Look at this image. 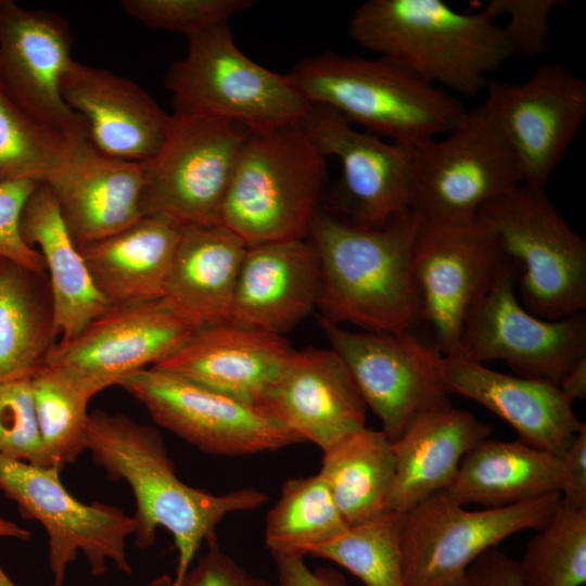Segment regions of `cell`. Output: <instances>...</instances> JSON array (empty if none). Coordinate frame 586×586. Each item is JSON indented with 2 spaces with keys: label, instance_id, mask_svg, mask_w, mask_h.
<instances>
[{
  "label": "cell",
  "instance_id": "obj_1",
  "mask_svg": "<svg viewBox=\"0 0 586 586\" xmlns=\"http://www.w3.org/2000/svg\"><path fill=\"white\" fill-rule=\"evenodd\" d=\"M87 441L106 477L125 481L132 491L137 547H151L158 527L173 536L178 553L173 586L180 585L201 546L217 539L216 527L228 514L268 501L266 493L255 487L212 494L186 484L176 474L160 431L125 415L90 412Z\"/></svg>",
  "mask_w": 586,
  "mask_h": 586
},
{
  "label": "cell",
  "instance_id": "obj_2",
  "mask_svg": "<svg viewBox=\"0 0 586 586\" xmlns=\"http://www.w3.org/2000/svg\"><path fill=\"white\" fill-rule=\"evenodd\" d=\"M420 216L411 209L382 227L317 211L307 238L320 266L317 307L323 319L371 332H412L424 322L412 266Z\"/></svg>",
  "mask_w": 586,
  "mask_h": 586
},
{
  "label": "cell",
  "instance_id": "obj_3",
  "mask_svg": "<svg viewBox=\"0 0 586 586\" xmlns=\"http://www.w3.org/2000/svg\"><path fill=\"white\" fill-rule=\"evenodd\" d=\"M348 35L423 81L467 98L513 56L502 27L483 9L459 12L442 0H368L353 13Z\"/></svg>",
  "mask_w": 586,
  "mask_h": 586
},
{
  "label": "cell",
  "instance_id": "obj_4",
  "mask_svg": "<svg viewBox=\"0 0 586 586\" xmlns=\"http://www.w3.org/2000/svg\"><path fill=\"white\" fill-rule=\"evenodd\" d=\"M288 74L308 103L412 148L453 130L466 112L449 91L380 56L327 51L301 60Z\"/></svg>",
  "mask_w": 586,
  "mask_h": 586
},
{
  "label": "cell",
  "instance_id": "obj_5",
  "mask_svg": "<svg viewBox=\"0 0 586 586\" xmlns=\"http://www.w3.org/2000/svg\"><path fill=\"white\" fill-rule=\"evenodd\" d=\"M326 176V157L296 124L250 132L234 166L219 225L247 247L306 239Z\"/></svg>",
  "mask_w": 586,
  "mask_h": 586
},
{
  "label": "cell",
  "instance_id": "obj_6",
  "mask_svg": "<svg viewBox=\"0 0 586 586\" xmlns=\"http://www.w3.org/2000/svg\"><path fill=\"white\" fill-rule=\"evenodd\" d=\"M476 217L495 235L519 277L520 302L558 320L586 308V241L545 189L522 183L484 204Z\"/></svg>",
  "mask_w": 586,
  "mask_h": 586
},
{
  "label": "cell",
  "instance_id": "obj_7",
  "mask_svg": "<svg viewBox=\"0 0 586 586\" xmlns=\"http://www.w3.org/2000/svg\"><path fill=\"white\" fill-rule=\"evenodd\" d=\"M187 39V54L165 78L174 110L208 114L250 132L295 125L308 111L310 103L289 74L272 72L239 49L229 22Z\"/></svg>",
  "mask_w": 586,
  "mask_h": 586
},
{
  "label": "cell",
  "instance_id": "obj_8",
  "mask_svg": "<svg viewBox=\"0 0 586 586\" xmlns=\"http://www.w3.org/2000/svg\"><path fill=\"white\" fill-rule=\"evenodd\" d=\"M249 133L208 114L174 110L163 145L143 163L142 216H164L180 227L219 225Z\"/></svg>",
  "mask_w": 586,
  "mask_h": 586
},
{
  "label": "cell",
  "instance_id": "obj_9",
  "mask_svg": "<svg viewBox=\"0 0 586 586\" xmlns=\"http://www.w3.org/2000/svg\"><path fill=\"white\" fill-rule=\"evenodd\" d=\"M560 493L501 508L468 510L445 491L405 512V586H464L470 565L508 536L548 524Z\"/></svg>",
  "mask_w": 586,
  "mask_h": 586
},
{
  "label": "cell",
  "instance_id": "obj_10",
  "mask_svg": "<svg viewBox=\"0 0 586 586\" xmlns=\"http://www.w3.org/2000/svg\"><path fill=\"white\" fill-rule=\"evenodd\" d=\"M522 183L512 150L480 105L441 139L413 146L410 209L428 220L469 219Z\"/></svg>",
  "mask_w": 586,
  "mask_h": 586
},
{
  "label": "cell",
  "instance_id": "obj_11",
  "mask_svg": "<svg viewBox=\"0 0 586 586\" xmlns=\"http://www.w3.org/2000/svg\"><path fill=\"white\" fill-rule=\"evenodd\" d=\"M60 472L0 455V491L47 533L51 586H64L68 565L79 553L92 575H103L109 562L131 574L127 538L135 532L133 517L113 505L78 500L62 484Z\"/></svg>",
  "mask_w": 586,
  "mask_h": 586
},
{
  "label": "cell",
  "instance_id": "obj_12",
  "mask_svg": "<svg viewBox=\"0 0 586 586\" xmlns=\"http://www.w3.org/2000/svg\"><path fill=\"white\" fill-rule=\"evenodd\" d=\"M515 283L506 259L491 289L468 310L458 355L480 364L500 360L519 375L559 386L586 357V317L538 318L521 304Z\"/></svg>",
  "mask_w": 586,
  "mask_h": 586
},
{
  "label": "cell",
  "instance_id": "obj_13",
  "mask_svg": "<svg viewBox=\"0 0 586 586\" xmlns=\"http://www.w3.org/2000/svg\"><path fill=\"white\" fill-rule=\"evenodd\" d=\"M116 385L141 403L157 425L207 454L250 456L302 443L259 407L170 372L146 368Z\"/></svg>",
  "mask_w": 586,
  "mask_h": 586
},
{
  "label": "cell",
  "instance_id": "obj_14",
  "mask_svg": "<svg viewBox=\"0 0 586 586\" xmlns=\"http://www.w3.org/2000/svg\"><path fill=\"white\" fill-rule=\"evenodd\" d=\"M506 258L492 231L475 216L420 224L412 266L424 322L442 356L458 355L466 315L493 285Z\"/></svg>",
  "mask_w": 586,
  "mask_h": 586
},
{
  "label": "cell",
  "instance_id": "obj_15",
  "mask_svg": "<svg viewBox=\"0 0 586 586\" xmlns=\"http://www.w3.org/2000/svg\"><path fill=\"white\" fill-rule=\"evenodd\" d=\"M482 109L512 150L523 183L545 189L586 118V80L544 63L523 82L489 80Z\"/></svg>",
  "mask_w": 586,
  "mask_h": 586
},
{
  "label": "cell",
  "instance_id": "obj_16",
  "mask_svg": "<svg viewBox=\"0 0 586 586\" xmlns=\"http://www.w3.org/2000/svg\"><path fill=\"white\" fill-rule=\"evenodd\" d=\"M320 326L391 442L418 413L449 404L442 355L415 331L354 332L323 318Z\"/></svg>",
  "mask_w": 586,
  "mask_h": 586
},
{
  "label": "cell",
  "instance_id": "obj_17",
  "mask_svg": "<svg viewBox=\"0 0 586 586\" xmlns=\"http://www.w3.org/2000/svg\"><path fill=\"white\" fill-rule=\"evenodd\" d=\"M296 125L324 157L341 163V217L382 227L410 209L412 146L358 131L321 104L310 103Z\"/></svg>",
  "mask_w": 586,
  "mask_h": 586
},
{
  "label": "cell",
  "instance_id": "obj_18",
  "mask_svg": "<svg viewBox=\"0 0 586 586\" xmlns=\"http://www.w3.org/2000/svg\"><path fill=\"white\" fill-rule=\"evenodd\" d=\"M193 331L162 300L111 306L74 337L59 340L42 364L103 391L169 357Z\"/></svg>",
  "mask_w": 586,
  "mask_h": 586
},
{
  "label": "cell",
  "instance_id": "obj_19",
  "mask_svg": "<svg viewBox=\"0 0 586 586\" xmlns=\"http://www.w3.org/2000/svg\"><path fill=\"white\" fill-rule=\"evenodd\" d=\"M72 46L61 16L0 0V85L30 117L64 136L86 130L61 93Z\"/></svg>",
  "mask_w": 586,
  "mask_h": 586
},
{
  "label": "cell",
  "instance_id": "obj_20",
  "mask_svg": "<svg viewBox=\"0 0 586 586\" xmlns=\"http://www.w3.org/2000/svg\"><path fill=\"white\" fill-rule=\"evenodd\" d=\"M143 181V163L105 155L82 130L66 136L62 156L44 183L80 249L142 217Z\"/></svg>",
  "mask_w": 586,
  "mask_h": 586
},
{
  "label": "cell",
  "instance_id": "obj_21",
  "mask_svg": "<svg viewBox=\"0 0 586 586\" xmlns=\"http://www.w3.org/2000/svg\"><path fill=\"white\" fill-rule=\"evenodd\" d=\"M259 408L322 451L366 426L367 406L331 348L294 351Z\"/></svg>",
  "mask_w": 586,
  "mask_h": 586
},
{
  "label": "cell",
  "instance_id": "obj_22",
  "mask_svg": "<svg viewBox=\"0 0 586 586\" xmlns=\"http://www.w3.org/2000/svg\"><path fill=\"white\" fill-rule=\"evenodd\" d=\"M61 93L90 142L107 156L144 163L165 141L170 115L139 85L111 71L73 59Z\"/></svg>",
  "mask_w": 586,
  "mask_h": 586
},
{
  "label": "cell",
  "instance_id": "obj_23",
  "mask_svg": "<svg viewBox=\"0 0 586 586\" xmlns=\"http://www.w3.org/2000/svg\"><path fill=\"white\" fill-rule=\"evenodd\" d=\"M293 352L282 335L226 322L194 330L150 368L260 407Z\"/></svg>",
  "mask_w": 586,
  "mask_h": 586
},
{
  "label": "cell",
  "instance_id": "obj_24",
  "mask_svg": "<svg viewBox=\"0 0 586 586\" xmlns=\"http://www.w3.org/2000/svg\"><path fill=\"white\" fill-rule=\"evenodd\" d=\"M448 394L472 399L509 423L519 441L562 457L582 426L573 403L552 383L492 370L460 355L442 356Z\"/></svg>",
  "mask_w": 586,
  "mask_h": 586
},
{
  "label": "cell",
  "instance_id": "obj_25",
  "mask_svg": "<svg viewBox=\"0 0 586 586\" xmlns=\"http://www.w3.org/2000/svg\"><path fill=\"white\" fill-rule=\"evenodd\" d=\"M319 258L306 239L246 249L240 268L230 322L282 335L317 306Z\"/></svg>",
  "mask_w": 586,
  "mask_h": 586
},
{
  "label": "cell",
  "instance_id": "obj_26",
  "mask_svg": "<svg viewBox=\"0 0 586 586\" xmlns=\"http://www.w3.org/2000/svg\"><path fill=\"white\" fill-rule=\"evenodd\" d=\"M246 249L221 225L181 227L161 300L194 330L230 322Z\"/></svg>",
  "mask_w": 586,
  "mask_h": 586
},
{
  "label": "cell",
  "instance_id": "obj_27",
  "mask_svg": "<svg viewBox=\"0 0 586 586\" xmlns=\"http://www.w3.org/2000/svg\"><path fill=\"white\" fill-rule=\"evenodd\" d=\"M491 434V426L450 404L418 413L392 442L395 477L391 510L406 512L445 491L462 458Z\"/></svg>",
  "mask_w": 586,
  "mask_h": 586
},
{
  "label": "cell",
  "instance_id": "obj_28",
  "mask_svg": "<svg viewBox=\"0 0 586 586\" xmlns=\"http://www.w3.org/2000/svg\"><path fill=\"white\" fill-rule=\"evenodd\" d=\"M21 231L25 242L38 246L43 258L58 336L62 341L72 339L111 305L95 286L46 183H40L26 201Z\"/></svg>",
  "mask_w": 586,
  "mask_h": 586
},
{
  "label": "cell",
  "instance_id": "obj_29",
  "mask_svg": "<svg viewBox=\"0 0 586 586\" xmlns=\"http://www.w3.org/2000/svg\"><path fill=\"white\" fill-rule=\"evenodd\" d=\"M181 227L158 215L80 247L93 282L111 306L161 300Z\"/></svg>",
  "mask_w": 586,
  "mask_h": 586
},
{
  "label": "cell",
  "instance_id": "obj_30",
  "mask_svg": "<svg viewBox=\"0 0 586 586\" xmlns=\"http://www.w3.org/2000/svg\"><path fill=\"white\" fill-rule=\"evenodd\" d=\"M562 458L521 441L489 440L461 460L445 492L461 506L501 508L560 493Z\"/></svg>",
  "mask_w": 586,
  "mask_h": 586
},
{
  "label": "cell",
  "instance_id": "obj_31",
  "mask_svg": "<svg viewBox=\"0 0 586 586\" xmlns=\"http://www.w3.org/2000/svg\"><path fill=\"white\" fill-rule=\"evenodd\" d=\"M56 336L47 273L0 257V382L30 377Z\"/></svg>",
  "mask_w": 586,
  "mask_h": 586
},
{
  "label": "cell",
  "instance_id": "obj_32",
  "mask_svg": "<svg viewBox=\"0 0 586 586\" xmlns=\"http://www.w3.org/2000/svg\"><path fill=\"white\" fill-rule=\"evenodd\" d=\"M322 453L319 473L348 526L391 511L395 458L382 430L365 426Z\"/></svg>",
  "mask_w": 586,
  "mask_h": 586
},
{
  "label": "cell",
  "instance_id": "obj_33",
  "mask_svg": "<svg viewBox=\"0 0 586 586\" xmlns=\"http://www.w3.org/2000/svg\"><path fill=\"white\" fill-rule=\"evenodd\" d=\"M347 528L318 472L282 484L278 501L266 515L265 543L271 556L305 557Z\"/></svg>",
  "mask_w": 586,
  "mask_h": 586
},
{
  "label": "cell",
  "instance_id": "obj_34",
  "mask_svg": "<svg viewBox=\"0 0 586 586\" xmlns=\"http://www.w3.org/2000/svg\"><path fill=\"white\" fill-rule=\"evenodd\" d=\"M30 386L46 454L62 470L88 450V404L102 390L46 364L31 373Z\"/></svg>",
  "mask_w": 586,
  "mask_h": 586
},
{
  "label": "cell",
  "instance_id": "obj_35",
  "mask_svg": "<svg viewBox=\"0 0 586 586\" xmlns=\"http://www.w3.org/2000/svg\"><path fill=\"white\" fill-rule=\"evenodd\" d=\"M405 512L387 511L348 526L310 555L335 562L365 586H405L402 533Z\"/></svg>",
  "mask_w": 586,
  "mask_h": 586
},
{
  "label": "cell",
  "instance_id": "obj_36",
  "mask_svg": "<svg viewBox=\"0 0 586 586\" xmlns=\"http://www.w3.org/2000/svg\"><path fill=\"white\" fill-rule=\"evenodd\" d=\"M519 572L524 586H583L586 583V509L559 502L546 526L530 540Z\"/></svg>",
  "mask_w": 586,
  "mask_h": 586
},
{
  "label": "cell",
  "instance_id": "obj_37",
  "mask_svg": "<svg viewBox=\"0 0 586 586\" xmlns=\"http://www.w3.org/2000/svg\"><path fill=\"white\" fill-rule=\"evenodd\" d=\"M65 141L66 136L25 113L0 85V181L44 183Z\"/></svg>",
  "mask_w": 586,
  "mask_h": 586
},
{
  "label": "cell",
  "instance_id": "obj_38",
  "mask_svg": "<svg viewBox=\"0 0 586 586\" xmlns=\"http://www.w3.org/2000/svg\"><path fill=\"white\" fill-rule=\"evenodd\" d=\"M127 15L142 25L186 37L227 23L253 5L251 0H123Z\"/></svg>",
  "mask_w": 586,
  "mask_h": 586
},
{
  "label": "cell",
  "instance_id": "obj_39",
  "mask_svg": "<svg viewBox=\"0 0 586 586\" xmlns=\"http://www.w3.org/2000/svg\"><path fill=\"white\" fill-rule=\"evenodd\" d=\"M0 455L51 468L37 423L30 377L0 382Z\"/></svg>",
  "mask_w": 586,
  "mask_h": 586
},
{
  "label": "cell",
  "instance_id": "obj_40",
  "mask_svg": "<svg viewBox=\"0 0 586 586\" xmlns=\"http://www.w3.org/2000/svg\"><path fill=\"white\" fill-rule=\"evenodd\" d=\"M564 0H489L481 9L494 20L508 17L502 27L512 55L534 58L548 47L551 12L565 5Z\"/></svg>",
  "mask_w": 586,
  "mask_h": 586
},
{
  "label": "cell",
  "instance_id": "obj_41",
  "mask_svg": "<svg viewBox=\"0 0 586 586\" xmlns=\"http://www.w3.org/2000/svg\"><path fill=\"white\" fill-rule=\"evenodd\" d=\"M39 184L27 180L0 181V257L46 273L41 254L25 242L21 231L23 208Z\"/></svg>",
  "mask_w": 586,
  "mask_h": 586
},
{
  "label": "cell",
  "instance_id": "obj_42",
  "mask_svg": "<svg viewBox=\"0 0 586 586\" xmlns=\"http://www.w3.org/2000/svg\"><path fill=\"white\" fill-rule=\"evenodd\" d=\"M191 564L179 586H273L224 552L217 539Z\"/></svg>",
  "mask_w": 586,
  "mask_h": 586
},
{
  "label": "cell",
  "instance_id": "obj_43",
  "mask_svg": "<svg viewBox=\"0 0 586 586\" xmlns=\"http://www.w3.org/2000/svg\"><path fill=\"white\" fill-rule=\"evenodd\" d=\"M562 458L561 502L586 509V424L583 423Z\"/></svg>",
  "mask_w": 586,
  "mask_h": 586
},
{
  "label": "cell",
  "instance_id": "obj_44",
  "mask_svg": "<svg viewBox=\"0 0 586 586\" xmlns=\"http://www.w3.org/2000/svg\"><path fill=\"white\" fill-rule=\"evenodd\" d=\"M464 586H524L518 561L491 548L470 565Z\"/></svg>",
  "mask_w": 586,
  "mask_h": 586
},
{
  "label": "cell",
  "instance_id": "obj_45",
  "mask_svg": "<svg viewBox=\"0 0 586 586\" xmlns=\"http://www.w3.org/2000/svg\"><path fill=\"white\" fill-rule=\"evenodd\" d=\"M279 586H347L344 577L329 569L311 570L302 556H272Z\"/></svg>",
  "mask_w": 586,
  "mask_h": 586
},
{
  "label": "cell",
  "instance_id": "obj_46",
  "mask_svg": "<svg viewBox=\"0 0 586 586\" xmlns=\"http://www.w3.org/2000/svg\"><path fill=\"white\" fill-rule=\"evenodd\" d=\"M559 388L572 402L586 397V357L566 372L559 383Z\"/></svg>",
  "mask_w": 586,
  "mask_h": 586
},
{
  "label": "cell",
  "instance_id": "obj_47",
  "mask_svg": "<svg viewBox=\"0 0 586 586\" xmlns=\"http://www.w3.org/2000/svg\"><path fill=\"white\" fill-rule=\"evenodd\" d=\"M0 538L28 540L30 538V532L21 527L14 522L8 521L0 517Z\"/></svg>",
  "mask_w": 586,
  "mask_h": 586
},
{
  "label": "cell",
  "instance_id": "obj_48",
  "mask_svg": "<svg viewBox=\"0 0 586 586\" xmlns=\"http://www.w3.org/2000/svg\"><path fill=\"white\" fill-rule=\"evenodd\" d=\"M135 586H173V577H170L168 574H162L145 583Z\"/></svg>",
  "mask_w": 586,
  "mask_h": 586
},
{
  "label": "cell",
  "instance_id": "obj_49",
  "mask_svg": "<svg viewBox=\"0 0 586 586\" xmlns=\"http://www.w3.org/2000/svg\"><path fill=\"white\" fill-rule=\"evenodd\" d=\"M0 586H17L5 573L0 563Z\"/></svg>",
  "mask_w": 586,
  "mask_h": 586
}]
</instances>
